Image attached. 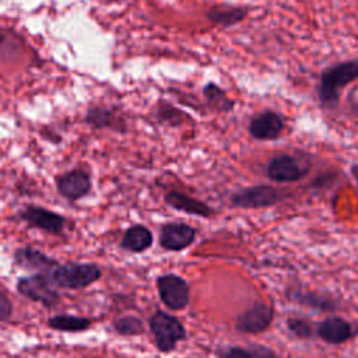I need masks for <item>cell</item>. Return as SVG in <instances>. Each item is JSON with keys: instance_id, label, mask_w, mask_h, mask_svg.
Segmentation results:
<instances>
[{"instance_id": "obj_1", "label": "cell", "mask_w": 358, "mask_h": 358, "mask_svg": "<svg viewBox=\"0 0 358 358\" xmlns=\"http://www.w3.org/2000/svg\"><path fill=\"white\" fill-rule=\"evenodd\" d=\"M358 78V60H347L324 69L320 74L317 94L323 106L338 103L340 91Z\"/></svg>"}, {"instance_id": "obj_2", "label": "cell", "mask_w": 358, "mask_h": 358, "mask_svg": "<svg viewBox=\"0 0 358 358\" xmlns=\"http://www.w3.org/2000/svg\"><path fill=\"white\" fill-rule=\"evenodd\" d=\"M148 324L155 345L161 352H171L176 348L179 341L186 338V329L182 322L166 312L155 310L151 315Z\"/></svg>"}, {"instance_id": "obj_3", "label": "cell", "mask_w": 358, "mask_h": 358, "mask_svg": "<svg viewBox=\"0 0 358 358\" xmlns=\"http://www.w3.org/2000/svg\"><path fill=\"white\" fill-rule=\"evenodd\" d=\"M50 281L60 288L78 289L101 278V270L94 263L57 264L49 274Z\"/></svg>"}, {"instance_id": "obj_4", "label": "cell", "mask_w": 358, "mask_h": 358, "mask_svg": "<svg viewBox=\"0 0 358 358\" xmlns=\"http://www.w3.org/2000/svg\"><path fill=\"white\" fill-rule=\"evenodd\" d=\"M287 197V193L268 185H256L239 189L231 194V204L239 208L271 207Z\"/></svg>"}, {"instance_id": "obj_5", "label": "cell", "mask_w": 358, "mask_h": 358, "mask_svg": "<svg viewBox=\"0 0 358 358\" xmlns=\"http://www.w3.org/2000/svg\"><path fill=\"white\" fill-rule=\"evenodd\" d=\"M309 164L291 154H278L267 164V176L275 183H291L308 175Z\"/></svg>"}, {"instance_id": "obj_6", "label": "cell", "mask_w": 358, "mask_h": 358, "mask_svg": "<svg viewBox=\"0 0 358 358\" xmlns=\"http://www.w3.org/2000/svg\"><path fill=\"white\" fill-rule=\"evenodd\" d=\"M157 289L161 298V302L172 309L182 310L189 305L190 288L185 278L178 274L168 273L159 275L157 280Z\"/></svg>"}, {"instance_id": "obj_7", "label": "cell", "mask_w": 358, "mask_h": 358, "mask_svg": "<svg viewBox=\"0 0 358 358\" xmlns=\"http://www.w3.org/2000/svg\"><path fill=\"white\" fill-rule=\"evenodd\" d=\"M52 281L48 274H32L22 277L17 281V291L22 296L39 302L48 308L55 306L60 298L57 291L52 287Z\"/></svg>"}, {"instance_id": "obj_8", "label": "cell", "mask_w": 358, "mask_h": 358, "mask_svg": "<svg viewBox=\"0 0 358 358\" xmlns=\"http://www.w3.org/2000/svg\"><path fill=\"white\" fill-rule=\"evenodd\" d=\"M274 319V306L266 302H255L245 312L238 315L235 330L245 334H259L270 327Z\"/></svg>"}, {"instance_id": "obj_9", "label": "cell", "mask_w": 358, "mask_h": 358, "mask_svg": "<svg viewBox=\"0 0 358 358\" xmlns=\"http://www.w3.org/2000/svg\"><path fill=\"white\" fill-rule=\"evenodd\" d=\"M196 239V229L186 222H168L159 231V246L169 252H180Z\"/></svg>"}, {"instance_id": "obj_10", "label": "cell", "mask_w": 358, "mask_h": 358, "mask_svg": "<svg viewBox=\"0 0 358 358\" xmlns=\"http://www.w3.org/2000/svg\"><path fill=\"white\" fill-rule=\"evenodd\" d=\"M20 218L31 228H38L45 232L57 235L64 229L66 218L62 214L42 208L39 206H28L20 213Z\"/></svg>"}, {"instance_id": "obj_11", "label": "cell", "mask_w": 358, "mask_h": 358, "mask_svg": "<svg viewBox=\"0 0 358 358\" xmlns=\"http://www.w3.org/2000/svg\"><path fill=\"white\" fill-rule=\"evenodd\" d=\"M57 192L67 200L76 201L91 190V176L87 171L77 168L56 178Z\"/></svg>"}, {"instance_id": "obj_12", "label": "cell", "mask_w": 358, "mask_h": 358, "mask_svg": "<svg viewBox=\"0 0 358 358\" xmlns=\"http://www.w3.org/2000/svg\"><path fill=\"white\" fill-rule=\"evenodd\" d=\"M248 130L256 140H275L284 130V119L274 110H263L250 119Z\"/></svg>"}, {"instance_id": "obj_13", "label": "cell", "mask_w": 358, "mask_h": 358, "mask_svg": "<svg viewBox=\"0 0 358 358\" xmlns=\"http://www.w3.org/2000/svg\"><path fill=\"white\" fill-rule=\"evenodd\" d=\"M316 334L327 344H343L347 343L350 338L354 337L355 330L352 324L340 317V316H330L323 319L316 329Z\"/></svg>"}, {"instance_id": "obj_14", "label": "cell", "mask_w": 358, "mask_h": 358, "mask_svg": "<svg viewBox=\"0 0 358 358\" xmlns=\"http://www.w3.org/2000/svg\"><path fill=\"white\" fill-rule=\"evenodd\" d=\"M14 262L22 268L39 271L42 274H49L59 264L57 260L31 246L18 248L14 252Z\"/></svg>"}, {"instance_id": "obj_15", "label": "cell", "mask_w": 358, "mask_h": 358, "mask_svg": "<svg viewBox=\"0 0 358 358\" xmlns=\"http://www.w3.org/2000/svg\"><path fill=\"white\" fill-rule=\"evenodd\" d=\"M164 200L168 206H171L173 210L190 214V215H199L203 218H208L214 214V211L211 210V207L208 204H206L204 201L194 199L186 193L182 192H168L164 196Z\"/></svg>"}, {"instance_id": "obj_16", "label": "cell", "mask_w": 358, "mask_h": 358, "mask_svg": "<svg viewBox=\"0 0 358 358\" xmlns=\"http://www.w3.org/2000/svg\"><path fill=\"white\" fill-rule=\"evenodd\" d=\"M85 122L96 129L126 131V120L116 110L106 106H92L87 110Z\"/></svg>"}, {"instance_id": "obj_17", "label": "cell", "mask_w": 358, "mask_h": 358, "mask_svg": "<svg viewBox=\"0 0 358 358\" xmlns=\"http://www.w3.org/2000/svg\"><path fill=\"white\" fill-rule=\"evenodd\" d=\"M288 298L295 301L299 305H305L308 308L322 310V312L338 309V302L336 299H333L329 295H323L310 289L292 288L288 291Z\"/></svg>"}, {"instance_id": "obj_18", "label": "cell", "mask_w": 358, "mask_h": 358, "mask_svg": "<svg viewBox=\"0 0 358 358\" xmlns=\"http://www.w3.org/2000/svg\"><path fill=\"white\" fill-rule=\"evenodd\" d=\"M152 245V234L151 231L140 224L131 225L126 229V232L122 236L120 246L124 250L133 252V253H140L147 250Z\"/></svg>"}, {"instance_id": "obj_19", "label": "cell", "mask_w": 358, "mask_h": 358, "mask_svg": "<svg viewBox=\"0 0 358 358\" xmlns=\"http://www.w3.org/2000/svg\"><path fill=\"white\" fill-rule=\"evenodd\" d=\"M218 358H278L275 351L267 345H228L217 351Z\"/></svg>"}, {"instance_id": "obj_20", "label": "cell", "mask_w": 358, "mask_h": 358, "mask_svg": "<svg viewBox=\"0 0 358 358\" xmlns=\"http://www.w3.org/2000/svg\"><path fill=\"white\" fill-rule=\"evenodd\" d=\"M207 18L218 25L231 27L243 21L248 15V8L232 6H213L206 13Z\"/></svg>"}, {"instance_id": "obj_21", "label": "cell", "mask_w": 358, "mask_h": 358, "mask_svg": "<svg viewBox=\"0 0 358 358\" xmlns=\"http://www.w3.org/2000/svg\"><path fill=\"white\" fill-rule=\"evenodd\" d=\"M203 95L208 106L218 112H229L234 108V101L228 98L225 91L215 83H207L203 87Z\"/></svg>"}, {"instance_id": "obj_22", "label": "cell", "mask_w": 358, "mask_h": 358, "mask_svg": "<svg viewBox=\"0 0 358 358\" xmlns=\"http://www.w3.org/2000/svg\"><path fill=\"white\" fill-rule=\"evenodd\" d=\"M49 327L60 331H84L91 326V320L74 315H56L48 320Z\"/></svg>"}, {"instance_id": "obj_23", "label": "cell", "mask_w": 358, "mask_h": 358, "mask_svg": "<svg viewBox=\"0 0 358 358\" xmlns=\"http://www.w3.org/2000/svg\"><path fill=\"white\" fill-rule=\"evenodd\" d=\"M24 49V39L14 31L0 28V59L10 60Z\"/></svg>"}, {"instance_id": "obj_24", "label": "cell", "mask_w": 358, "mask_h": 358, "mask_svg": "<svg viewBox=\"0 0 358 358\" xmlns=\"http://www.w3.org/2000/svg\"><path fill=\"white\" fill-rule=\"evenodd\" d=\"M113 326H115V330L122 336H138V334L144 333V324H143L141 319H138L137 316H133V315L119 317L113 323Z\"/></svg>"}, {"instance_id": "obj_25", "label": "cell", "mask_w": 358, "mask_h": 358, "mask_svg": "<svg viewBox=\"0 0 358 358\" xmlns=\"http://www.w3.org/2000/svg\"><path fill=\"white\" fill-rule=\"evenodd\" d=\"M157 117L161 123H168V124H172V126H178L185 120L186 116L179 109L172 106L171 103H168L165 101H161L158 103V108H157Z\"/></svg>"}, {"instance_id": "obj_26", "label": "cell", "mask_w": 358, "mask_h": 358, "mask_svg": "<svg viewBox=\"0 0 358 358\" xmlns=\"http://www.w3.org/2000/svg\"><path fill=\"white\" fill-rule=\"evenodd\" d=\"M287 327L295 337L302 340L310 338L313 336L312 322H309L303 316H289L287 319Z\"/></svg>"}, {"instance_id": "obj_27", "label": "cell", "mask_w": 358, "mask_h": 358, "mask_svg": "<svg viewBox=\"0 0 358 358\" xmlns=\"http://www.w3.org/2000/svg\"><path fill=\"white\" fill-rule=\"evenodd\" d=\"M13 313V305L7 295L0 291V322L7 320Z\"/></svg>"}, {"instance_id": "obj_28", "label": "cell", "mask_w": 358, "mask_h": 358, "mask_svg": "<svg viewBox=\"0 0 358 358\" xmlns=\"http://www.w3.org/2000/svg\"><path fill=\"white\" fill-rule=\"evenodd\" d=\"M352 173H354V176H355V179H357V183H358V165H354V166H352Z\"/></svg>"}, {"instance_id": "obj_29", "label": "cell", "mask_w": 358, "mask_h": 358, "mask_svg": "<svg viewBox=\"0 0 358 358\" xmlns=\"http://www.w3.org/2000/svg\"><path fill=\"white\" fill-rule=\"evenodd\" d=\"M110 1H120V0H110Z\"/></svg>"}]
</instances>
